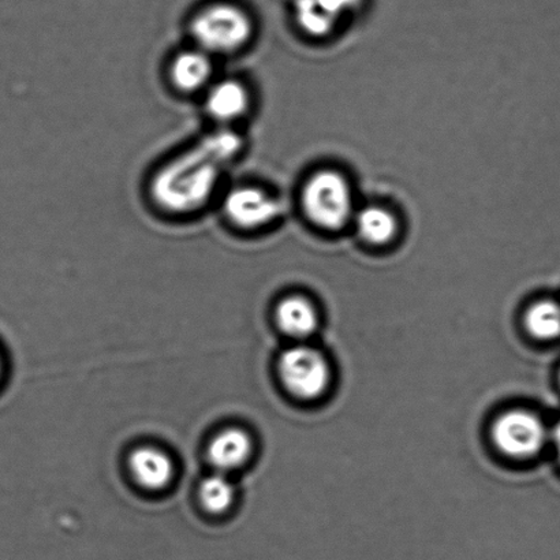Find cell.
I'll list each match as a JSON object with an SVG mask.
<instances>
[{
	"label": "cell",
	"mask_w": 560,
	"mask_h": 560,
	"mask_svg": "<svg viewBox=\"0 0 560 560\" xmlns=\"http://www.w3.org/2000/svg\"><path fill=\"white\" fill-rule=\"evenodd\" d=\"M245 141L234 128L218 126L153 174L150 194L172 215H194L215 197L223 174L243 153Z\"/></svg>",
	"instance_id": "1"
},
{
	"label": "cell",
	"mask_w": 560,
	"mask_h": 560,
	"mask_svg": "<svg viewBox=\"0 0 560 560\" xmlns=\"http://www.w3.org/2000/svg\"><path fill=\"white\" fill-rule=\"evenodd\" d=\"M195 47L211 57H226L243 51L255 35L250 15L238 5L219 3L197 14L190 24Z\"/></svg>",
	"instance_id": "2"
},
{
	"label": "cell",
	"mask_w": 560,
	"mask_h": 560,
	"mask_svg": "<svg viewBox=\"0 0 560 560\" xmlns=\"http://www.w3.org/2000/svg\"><path fill=\"white\" fill-rule=\"evenodd\" d=\"M301 205L313 224L329 232L345 228L353 217V195L348 179L334 170H323L306 180Z\"/></svg>",
	"instance_id": "3"
},
{
	"label": "cell",
	"mask_w": 560,
	"mask_h": 560,
	"mask_svg": "<svg viewBox=\"0 0 560 560\" xmlns=\"http://www.w3.org/2000/svg\"><path fill=\"white\" fill-rule=\"evenodd\" d=\"M222 212L226 221L241 232H259L277 221L282 213V205L261 186L240 184L224 194Z\"/></svg>",
	"instance_id": "4"
},
{
	"label": "cell",
	"mask_w": 560,
	"mask_h": 560,
	"mask_svg": "<svg viewBox=\"0 0 560 560\" xmlns=\"http://www.w3.org/2000/svg\"><path fill=\"white\" fill-rule=\"evenodd\" d=\"M279 375L291 394L304 399L320 397L331 378L326 359L305 346L284 351L279 361Z\"/></svg>",
	"instance_id": "5"
},
{
	"label": "cell",
	"mask_w": 560,
	"mask_h": 560,
	"mask_svg": "<svg viewBox=\"0 0 560 560\" xmlns=\"http://www.w3.org/2000/svg\"><path fill=\"white\" fill-rule=\"evenodd\" d=\"M493 441L510 457L529 458L545 446L547 430L539 417L528 411L513 410L495 422Z\"/></svg>",
	"instance_id": "6"
},
{
	"label": "cell",
	"mask_w": 560,
	"mask_h": 560,
	"mask_svg": "<svg viewBox=\"0 0 560 560\" xmlns=\"http://www.w3.org/2000/svg\"><path fill=\"white\" fill-rule=\"evenodd\" d=\"M205 107L213 122L222 128H234L246 118L252 108V92L243 80L221 79L205 92Z\"/></svg>",
	"instance_id": "7"
},
{
	"label": "cell",
	"mask_w": 560,
	"mask_h": 560,
	"mask_svg": "<svg viewBox=\"0 0 560 560\" xmlns=\"http://www.w3.org/2000/svg\"><path fill=\"white\" fill-rule=\"evenodd\" d=\"M215 63L210 54L194 47L174 55L168 65V80L180 93L202 92L208 90L215 79Z\"/></svg>",
	"instance_id": "8"
},
{
	"label": "cell",
	"mask_w": 560,
	"mask_h": 560,
	"mask_svg": "<svg viewBox=\"0 0 560 560\" xmlns=\"http://www.w3.org/2000/svg\"><path fill=\"white\" fill-rule=\"evenodd\" d=\"M361 0H295L296 24L307 35L327 36L340 19L360 8Z\"/></svg>",
	"instance_id": "9"
},
{
	"label": "cell",
	"mask_w": 560,
	"mask_h": 560,
	"mask_svg": "<svg viewBox=\"0 0 560 560\" xmlns=\"http://www.w3.org/2000/svg\"><path fill=\"white\" fill-rule=\"evenodd\" d=\"M130 471L142 488L162 491L173 481L175 469L167 453L156 447H140L130 455Z\"/></svg>",
	"instance_id": "10"
},
{
	"label": "cell",
	"mask_w": 560,
	"mask_h": 560,
	"mask_svg": "<svg viewBox=\"0 0 560 560\" xmlns=\"http://www.w3.org/2000/svg\"><path fill=\"white\" fill-rule=\"evenodd\" d=\"M254 446L248 432L240 428H228L218 433L208 446V459L219 474L228 475L248 463Z\"/></svg>",
	"instance_id": "11"
},
{
	"label": "cell",
	"mask_w": 560,
	"mask_h": 560,
	"mask_svg": "<svg viewBox=\"0 0 560 560\" xmlns=\"http://www.w3.org/2000/svg\"><path fill=\"white\" fill-rule=\"evenodd\" d=\"M277 322L290 337L306 338L316 331L318 317L310 301L293 295L279 302Z\"/></svg>",
	"instance_id": "12"
},
{
	"label": "cell",
	"mask_w": 560,
	"mask_h": 560,
	"mask_svg": "<svg viewBox=\"0 0 560 560\" xmlns=\"http://www.w3.org/2000/svg\"><path fill=\"white\" fill-rule=\"evenodd\" d=\"M357 234L366 244L382 246L392 243L398 233L397 218L382 207H366L354 217Z\"/></svg>",
	"instance_id": "13"
},
{
	"label": "cell",
	"mask_w": 560,
	"mask_h": 560,
	"mask_svg": "<svg viewBox=\"0 0 560 560\" xmlns=\"http://www.w3.org/2000/svg\"><path fill=\"white\" fill-rule=\"evenodd\" d=\"M235 488L224 474L207 477L200 486L202 506L212 514L226 513L234 502Z\"/></svg>",
	"instance_id": "14"
},
{
	"label": "cell",
	"mask_w": 560,
	"mask_h": 560,
	"mask_svg": "<svg viewBox=\"0 0 560 560\" xmlns=\"http://www.w3.org/2000/svg\"><path fill=\"white\" fill-rule=\"evenodd\" d=\"M526 326L534 337L553 340L560 337V304L556 301H540L526 315Z\"/></svg>",
	"instance_id": "15"
},
{
	"label": "cell",
	"mask_w": 560,
	"mask_h": 560,
	"mask_svg": "<svg viewBox=\"0 0 560 560\" xmlns=\"http://www.w3.org/2000/svg\"><path fill=\"white\" fill-rule=\"evenodd\" d=\"M553 442H556V447L560 459V421L556 428V431H553Z\"/></svg>",
	"instance_id": "16"
},
{
	"label": "cell",
	"mask_w": 560,
	"mask_h": 560,
	"mask_svg": "<svg viewBox=\"0 0 560 560\" xmlns=\"http://www.w3.org/2000/svg\"><path fill=\"white\" fill-rule=\"evenodd\" d=\"M0 366H2V364H0Z\"/></svg>",
	"instance_id": "17"
}]
</instances>
